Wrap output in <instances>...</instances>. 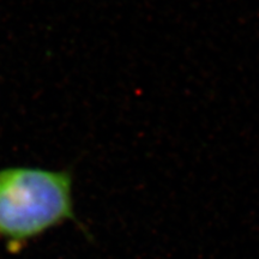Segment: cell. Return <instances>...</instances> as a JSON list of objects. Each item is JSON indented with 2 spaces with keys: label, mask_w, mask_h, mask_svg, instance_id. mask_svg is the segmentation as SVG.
Listing matches in <instances>:
<instances>
[{
  "label": "cell",
  "mask_w": 259,
  "mask_h": 259,
  "mask_svg": "<svg viewBox=\"0 0 259 259\" xmlns=\"http://www.w3.org/2000/svg\"><path fill=\"white\" fill-rule=\"evenodd\" d=\"M67 221L83 228L74 213L69 171L34 167L0 170V239L10 252H19Z\"/></svg>",
  "instance_id": "obj_1"
}]
</instances>
